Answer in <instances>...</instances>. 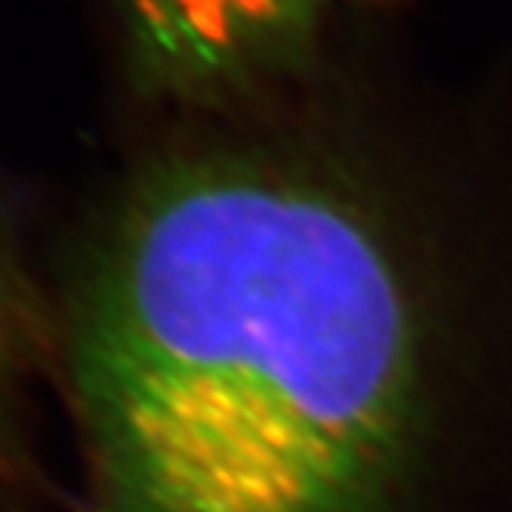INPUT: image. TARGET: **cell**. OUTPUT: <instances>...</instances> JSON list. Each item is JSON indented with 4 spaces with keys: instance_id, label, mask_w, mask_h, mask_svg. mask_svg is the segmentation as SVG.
<instances>
[{
    "instance_id": "cell-3",
    "label": "cell",
    "mask_w": 512,
    "mask_h": 512,
    "mask_svg": "<svg viewBox=\"0 0 512 512\" xmlns=\"http://www.w3.org/2000/svg\"><path fill=\"white\" fill-rule=\"evenodd\" d=\"M60 359V325L29 259L23 231L0 200V478L20 458L23 410Z\"/></svg>"
},
{
    "instance_id": "cell-1",
    "label": "cell",
    "mask_w": 512,
    "mask_h": 512,
    "mask_svg": "<svg viewBox=\"0 0 512 512\" xmlns=\"http://www.w3.org/2000/svg\"><path fill=\"white\" fill-rule=\"evenodd\" d=\"M439 251L325 160L148 165L60 325L94 512H421L461 365Z\"/></svg>"
},
{
    "instance_id": "cell-2",
    "label": "cell",
    "mask_w": 512,
    "mask_h": 512,
    "mask_svg": "<svg viewBox=\"0 0 512 512\" xmlns=\"http://www.w3.org/2000/svg\"><path fill=\"white\" fill-rule=\"evenodd\" d=\"M339 0H128L146 72L165 92L220 100L302 69Z\"/></svg>"
}]
</instances>
